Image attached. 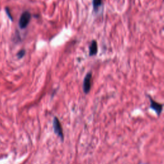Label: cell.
Instances as JSON below:
<instances>
[{
  "label": "cell",
  "mask_w": 164,
  "mask_h": 164,
  "mask_svg": "<svg viewBox=\"0 0 164 164\" xmlns=\"http://www.w3.org/2000/svg\"><path fill=\"white\" fill-rule=\"evenodd\" d=\"M53 127L54 130V133L58 136H59L62 142H63V140H64V135H63L62 124L57 117H54L53 121Z\"/></svg>",
  "instance_id": "cell-1"
},
{
  "label": "cell",
  "mask_w": 164,
  "mask_h": 164,
  "mask_svg": "<svg viewBox=\"0 0 164 164\" xmlns=\"http://www.w3.org/2000/svg\"><path fill=\"white\" fill-rule=\"evenodd\" d=\"M92 78L93 73L91 71L87 72L84 78L83 82V91L85 94L89 93L91 87H92Z\"/></svg>",
  "instance_id": "cell-2"
},
{
  "label": "cell",
  "mask_w": 164,
  "mask_h": 164,
  "mask_svg": "<svg viewBox=\"0 0 164 164\" xmlns=\"http://www.w3.org/2000/svg\"><path fill=\"white\" fill-rule=\"evenodd\" d=\"M148 97H149L150 101V108L156 112L158 117H160L163 111V105L162 103H159L154 101V100L148 94Z\"/></svg>",
  "instance_id": "cell-3"
},
{
  "label": "cell",
  "mask_w": 164,
  "mask_h": 164,
  "mask_svg": "<svg viewBox=\"0 0 164 164\" xmlns=\"http://www.w3.org/2000/svg\"><path fill=\"white\" fill-rule=\"evenodd\" d=\"M31 19V14L29 12L25 11L24 12L21 17L19 19V27L21 29H24L26 28L27 26L29 24L30 21Z\"/></svg>",
  "instance_id": "cell-4"
},
{
  "label": "cell",
  "mask_w": 164,
  "mask_h": 164,
  "mask_svg": "<svg viewBox=\"0 0 164 164\" xmlns=\"http://www.w3.org/2000/svg\"><path fill=\"white\" fill-rule=\"evenodd\" d=\"M97 53V44L96 41L91 42L89 47V55L90 57L94 56Z\"/></svg>",
  "instance_id": "cell-5"
},
{
  "label": "cell",
  "mask_w": 164,
  "mask_h": 164,
  "mask_svg": "<svg viewBox=\"0 0 164 164\" xmlns=\"http://www.w3.org/2000/svg\"><path fill=\"white\" fill-rule=\"evenodd\" d=\"M102 4V0H93V8L94 11H97Z\"/></svg>",
  "instance_id": "cell-6"
},
{
  "label": "cell",
  "mask_w": 164,
  "mask_h": 164,
  "mask_svg": "<svg viewBox=\"0 0 164 164\" xmlns=\"http://www.w3.org/2000/svg\"><path fill=\"white\" fill-rule=\"evenodd\" d=\"M25 54V51L24 50H21L19 53H17V57L19 58H23Z\"/></svg>",
  "instance_id": "cell-7"
}]
</instances>
